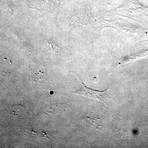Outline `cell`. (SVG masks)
I'll list each match as a JSON object with an SVG mask.
<instances>
[{"label": "cell", "mask_w": 148, "mask_h": 148, "mask_svg": "<svg viewBox=\"0 0 148 148\" xmlns=\"http://www.w3.org/2000/svg\"><path fill=\"white\" fill-rule=\"evenodd\" d=\"M77 76L79 78L81 81L82 86L79 89L75 90V91H71V92L74 93V94L82 95L87 98H92V99L98 100V101H100L106 104L105 99L107 96V91L109 89V88L103 91L94 90L92 88H89V87L86 86V85L83 82L82 80L77 75Z\"/></svg>", "instance_id": "6da1fadb"}]
</instances>
